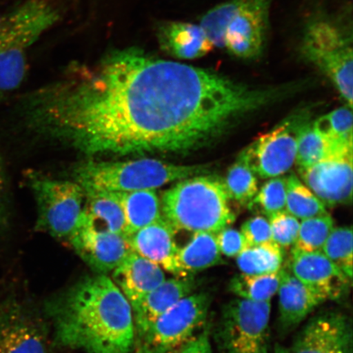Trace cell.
I'll return each mask as SVG.
<instances>
[{"mask_svg": "<svg viewBox=\"0 0 353 353\" xmlns=\"http://www.w3.org/2000/svg\"><path fill=\"white\" fill-rule=\"evenodd\" d=\"M239 83L138 48L74 65L20 99L17 126L92 156L188 154L239 122Z\"/></svg>", "mask_w": 353, "mask_h": 353, "instance_id": "obj_1", "label": "cell"}, {"mask_svg": "<svg viewBox=\"0 0 353 353\" xmlns=\"http://www.w3.org/2000/svg\"><path fill=\"white\" fill-rule=\"evenodd\" d=\"M46 309L57 345L88 353H130L134 346L131 305L107 275L83 278Z\"/></svg>", "mask_w": 353, "mask_h": 353, "instance_id": "obj_2", "label": "cell"}, {"mask_svg": "<svg viewBox=\"0 0 353 353\" xmlns=\"http://www.w3.org/2000/svg\"><path fill=\"white\" fill-rule=\"evenodd\" d=\"M223 182L197 175L179 181L163 193L162 219L175 232L218 233L235 221Z\"/></svg>", "mask_w": 353, "mask_h": 353, "instance_id": "obj_3", "label": "cell"}, {"mask_svg": "<svg viewBox=\"0 0 353 353\" xmlns=\"http://www.w3.org/2000/svg\"><path fill=\"white\" fill-rule=\"evenodd\" d=\"M60 15L54 0H25L0 17V103L21 86L29 48Z\"/></svg>", "mask_w": 353, "mask_h": 353, "instance_id": "obj_4", "label": "cell"}, {"mask_svg": "<svg viewBox=\"0 0 353 353\" xmlns=\"http://www.w3.org/2000/svg\"><path fill=\"white\" fill-rule=\"evenodd\" d=\"M209 171L210 165H176L156 159L123 161L90 160L74 170V182L83 188L129 192L154 190Z\"/></svg>", "mask_w": 353, "mask_h": 353, "instance_id": "obj_5", "label": "cell"}, {"mask_svg": "<svg viewBox=\"0 0 353 353\" xmlns=\"http://www.w3.org/2000/svg\"><path fill=\"white\" fill-rule=\"evenodd\" d=\"M300 48L303 59L330 79L352 108V33L334 20L317 19L307 26Z\"/></svg>", "mask_w": 353, "mask_h": 353, "instance_id": "obj_6", "label": "cell"}, {"mask_svg": "<svg viewBox=\"0 0 353 353\" xmlns=\"http://www.w3.org/2000/svg\"><path fill=\"white\" fill-rule=\"evenodd\" d=\"M25 176L37 201L35 230L69 244L85 209L83 188L77 182L48 179L34 171L26 172Z\"/></svg>", "mask_w": 353, "mask_h": 353, "instance_id": "obj_7", "label": "cell"}, {"mask_svg": "<svg viewBox=\"0 0 353 353\" xmlns=\"http://www.w3.org/2000/svg\"><path fill=\"white\" fill-rule=\"evenodd\" d=\"M271 310V302L225 304L214 332L220 353H270Z\"/></svg>", "mask_w": 353, "mask_h": 353, "instance_id": "obj_8", "label": "cell"}, {"mask_svg": "<svg viewBox=\"0 0 353 353\" xmlns=\"http://www.w3.org/2000/svg\"><path fill=\"white\" fill-rule=\"evenodd\" d=\"M212 303L208 292H194L159 317L139 339V353H171L204 328Z\"/></svg>", "mask_w": 353, "mask_h": 353, "instance_id": "obj_9", "label": "cell"}, {"mask_svg": "<svg viewBox=\"0 0 353 353\" xmlns=\"http://www.w3.org/2000/svg\"><path fill=\"white\" fill-rule=\"evenodd\" d=\"M307 112L287 118L241 152L239 158L256 176L276 178L285 174L296 161L300 130L308 121Z\"/></svg>", "mask_w": 353, "mask_h": 353, "instance_id": "obj_10", "label": "cell"}, {"mask_svg": "<svg viewBox=\"0 0 353 353\" xmlns=\"http://www.w3.org/2000/svg\"><path fill=\"white\" fill-rule=\"evenodd\" d=\"M48 352V334L41 317L0 285V353Z\"/></svg>", "mask_w": 353, "mask_h": 353, "instance_id": "obj_11", "label": "cell"}, {"mask_svg": "<svg viewBox=\"0 0 353 353\" xmlns=\"http://www.w3.org/2000/svg\"><path fill=\"white\" fill-rule=\"evenodd\" d=\"M352 321L339 311L312 317L295 338L290 353H352Z\"/></svg>", "mask_w": 353, "mask_h": 353, "instance_id": "obj_12", "label": "cell"}, {"mask_svg": "<svg viewBox=\"0 0 353 353\" xmlns=\"http://www.w3.org/2000/svg\"><path fill=\"white\" fill-rule=\"evenodd\" d=\"M268 0H241L223 34V48L241 59L261 55L266 34Z\"/></svg>", "mask_w": 353, "mask_h": 353, "instance_id": "obj_13", "label": "cell"}, {"mask_svg": "<svg viewBox=\"0 0 353 353\" xmlns=\"http://www.w3.org/2000/svg\"><path fill=\"white\" fill-rule=\"evenodd\" d=\"M69 244L92 270L105 275L120 266L132 251L125 236L95 228L83 214Z\"/></svg>", "mask_w": 353, "mask_h": 353, "instance_id": "obj_14", "label": "cell"}, {"mask_svg": "<svg viewBox=\"0 0 353 353\" xmlns=\"http://www.w3.org/2000/svg\"><path fill=\"white\" fill-rule=\"evenodd\" d=\"M286 266L297 279L326 301L347 296L352 285V279L321 251L304 252L293 248Z\"/></svg>", "mask_w": 353, "mask_h": 353, "instance_id": "obj_15", "label": "cell"}, {"mask_svg": "<svg viewBox=\"0 0 353 353\" xmlns=\"http://www.w3.org/2000/svg\"><path fill=\"white\" fill-rule=\"evenodd\" d=\"M306 186L326 207L352 202V154L330 157L299 170Z\"/></svg>", "mask_w": 353, "mask_h": 353, "instance_id": "obj_16", "label": "cell"}, {"mask_svg": "<svg viewBox=\"0 0 353 353\" xmlns=\"http://www.w3.org/2000/svg\"><path fill=\"white\" fill-rule=\"evenodd\" d=\"M198 284L199 281L194 276H174L166 279L132 307L136 341L142 339L159 317L180 299L196 292Z\"/></svg>", "mask_w": 353, "mask_h": 353, "instance_id": "obj_17", "label": "cell"}, {"mask_svg": "<svg viewBox=\"0 0 353 353\" xmlns=\"http://www.w3.org/2000/svg\"><path fill=\"white\" fill-rule=\"evenodd\" d=\"M175 232L164 219L140 229L128 238L132 250L174 276H185L178 259Z\"/></svg>", "mask_w": 353, "mask_h": 353, "instance_id": "obj_18", "label": "cell"}, {"mask_svg": "<svg viewBox=\"0 0 353 353\" xmlns=\"http://www.w3.org/2000/svg\"><path fill=\"white\" fill-rule=\"evenodd\" d=\"M278 322L285 332L296 328L326 300L302 283L287 268L281 269L278 287Z\"/></svg>", "mask_w": 353, "mask_h": 353, "instance_id": "obj_19", "label": "cell"}, {"mask_svg": "<svg viewBox=\"0 0 353 353\" xmlns=\"http://www.w3.org/2000/svg\"><path fill=\"white\" fill-rule=\"evenodd\" d=\"M112 279L132 307L161 285L166 276L159 265L132 250L112 272Z\"/></svg>", "mask_w": 353, "mask_h": 353, "instance_id": "obj_20", "label": "cell"}, {"mask_svg": "<svg viewBox=\"0 0 353 353\" xmlns=\"http://www.w3.org/2000/svg\"><path fill=\"white\" fill-rule=\"evenodd\" d=\"M158 39L163 51L179 59H200L214 48L200 25L188 22H165L159 28Z\"/></svg>", "mask_w": 353, "mask_h": 353, "instance_id": "obj_21", "label": "cell"}, {"mask_svg": "<svg viewBox=\"0 0 353 353\" xmlns=\"http://www.w3.org/2000/svg\"><path fill=\"white\" fill-rule=\"evenodd\" d=\"M85 194L83 218L95 228L125 236V217L117 192L83 188Z\"/></svg>", "mask_w": 353, "mask_h": 353, "instance_id": "obj_22", "label": "cell"}, {"mask_svg": "<svg viewBox=\"0 0 353 353\" xmlns=\"http://www.w3.org/2000/svg\"><path fill=\"white\" fill-rule=\"evenodd\" d=\"M117 194L125 213L126 237L162 219L161 201L154 190Z\"/></svg>", "mask_w": 353, "mask_h": 353, "instance_id": "obj_23", "label": "cell"}, {"mask_svg": "<svg viewBox=\"0 0 353 353\" xmlns=\"http://www.w3.org/2000/svg\"><path fill=\"white\" fill-rule=\"evenodd\" d=\"M179 263L185 276L223 263L214 233L196 232L188 244L179 250Z\"/></svg>", "mask_w": 353, "mask_h": 353, "instance_id": "obj_24", "label": "cell"}, {"mask_svg": "<svg viewBox=\"0 0 353 353\" xmlns=\"http://www.w3.org/2000/svg\"><path fill=\"white\" fill-rule=\"evenodd\" d=\"M312 125L335 153L341 156L352 154V113L348 105L325 114Z\"/></svg>", "mask_w": 353, "mask_h": 353, "instance_id": "obj_25", "label": "cell"}, {"mask_svg": "<svg viewBox=\"0 0 353 353\" xmlns=\"http://www.w3.org/2000/svg\"><path fill=\"white\" fill-rule=\"evenodd\" d=\"M284 261V250L274 241L250 246L236 257L241 273L246 275H266L281 271Z\"/></svg>", "mask_w": 353, "mask_h": 353, "instance_id": "obj_26", "label": "cell"}, {"mask_svg": "<svg viewBox=\"0 0 353 353\" xmlns=\"http://www.w3.org/2000/svg\"><path fill=\"white\" fill-rule=\"evenodd\" d=\"M281 271L266 275H246L241 273L229 281L228 290L237 298L256 303L271 302L277 293Z\"/></svg>", "mask_w": 353, "mask_h": 353, "instance_id": "obj_27", "label": "cell"}, {"mask_svg": "<svg viewBox=\"0 0 353 353\" xmlns=\"http://www.w3.org/2000/svg\"><path fill=\"white\" fill-rule=\"evenodd\" d=\"M285 210L303 220L327 214L323 203L294 174L286 178Z\"/></svg>", "mask_w": 353, "mask_h": 353, "instance_id": "obj_28", "label": "cell"}, {"mask_svg": "<svg viewBox=\"0 0 353 353\" xmlns=\"http://www.w3.org/2000/svg\"><path fill=\"white\" fill-rule=\"evenodd\" d=\"M339 156L326 141L317 134L312 123H304L300 130L296 154L299 170L310 167L321 161Z\"/></svg>", "mask_w": 353, "mask_h": 353, "instance_id": "obj_29", "label": "cell"}, {"mask_svg": "<svg viewBox=\"0 0 353 353\" xmlns=\"http://www.w3.org/2000/svg\"><path fill=\"white\" fill-rule=\"evenodd\" d=\"M223 184L229 199L241 205L249 204L258 192L257 176L240 158L228 170Z\"/></svg>", "mask_w": 353, "mask_h": 353, "instance_id": "obj_30", "label": "cell"}, {"mask_svg": "<svg viewBox=\"0 0 353 353\" xmlns=\"http://www.w3.org/2000/svg\"><path fill=\"white\" fill-rule=\"evenodd\" d=\"M333 229L334 221L328 214L303 219L294 248L304 252L321 251Z\"/></svg>", "mask_w": 353, "mask_h": 353, "instance_id": "obj_31", "label": "cell"}, {"mask_svg": "<svg viewBox=\"0 0 353 353\" xmlns=\"http://www.w3.org/2000/svg\"><path fill=\"white\" fill-rule=\"evenodd\" d=\"M286 178L276 176L263 184L248 204L249 210L271 218L286 211Z\"/></svg>", "mask_w": 353, "mask_h": 353, "instance_id": "obj_32", "label": "cell"}, {"mask_svg": "<svg viewBox=\"0 0 353 353\" xmlns=\"http://www.w3.org/2000/svg\"><path fill=\"white\" fill-rule=\"evenodd\" d=\"M321 252L352 279V230L351 228L333 229L325 242Z\"/></svg>", "mask_w": 353, "mask_h": 353, "instance_id": "obj_33", "label": "cell"}, {"mask_svg": "<svg viewBox=\"0 0 353 353\" xmlns=\"http://www.w3.org/2000/svg\"><path fill=\"white\" fill-rule=\"evenodd\" d=\"M269 219L272 241L283 250L294 245L297 240L300 226L298 219L287 211L280 212Z\"/></svg>", "mask_w": 353, "mask_h": 353, "instance_id": "obj_34", "label": "cell"}, {"mask_svg": "<svg viewBox=\"0 0 353 353\" xmlns=\"http://www.w3.org/2000/svg\"><path fill=\"white\" fill-rule=\"evenodd\" d=\"M241 233L249 247L273 241L270 223L263 216H256L245 221L241 226Z\"/></svg>", "mask_w": 353, "mask_h": 353, "instance_id": "obj_35", "label": "cell"}, {"mask_svg": "<svg viewBox=\"0 0 353 353\" xmlns=\"http://www.w3.org/2000/svg\"><path fill=\"white\" fill-rule=\"evenodd\" d=\"M217 240L220 253L227 257H237L243 251L249 248L248 243L241 232L226 228L217 233Z\"/></svg>", "mask_w": 353, "mask_h": 353, "instance_id": "obj_36", "label": "cell"}, {"mask_svg": "<svg viewBox=\"0 0 353 353\" xmlns=\"http://www.w3.org/2000/svg\"><path fill=\"white\" fill-rule=\"evenodd\" d=\"M10 189L6 166L0 156V237L6 235L10 226Z\"/></svg>", "mask_w": 353, "mask_h": 353, "instance_id": "obj_37", "label": "cell"}, {"mask_svg": "<svg viewBox=\"0 0 353 353\" xmlns=\"http://www.w3.org/2000/svg\"><path fill=\"white\" fill-rule=\"evenodd\" d=\"M210 335V328L206 325L200 333L171 353H213Z\"/></svg>", "mask_w": 353, "mask_h": 353, "instance_id": "obj_38", "label": "cell"}, {"mask_svg": "<svg viewBox=\"0 0 353 353\" xmlns=\"http://www.w3.org/2000/svg\"><path fill=\"white\" fill-rule=\"evenodd\" d=\"M275 353H290L288 348H285L281 345H276L275 348Z\"/></svg>", "mask_w": 353, "mask_h": 353, "instance_id": "obj_39", "label": "cell"}]
</instances>
